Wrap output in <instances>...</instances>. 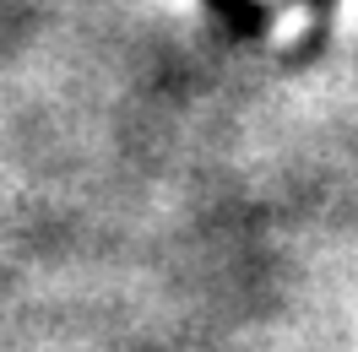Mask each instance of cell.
I'll use <instances>...</instances> for the list:
<instances>
[{"mask_svg":"<svg viewBox=\"0 0 358 352\" xmlns=\"http://www.w3.org/2000/svg\"><path fill=\"white\" fill-rule=\"evenodd\" d=\"M217 17H223V27H234V33H261L266 27V11L255 6V0H206Z\"/></svg>","mask_w":358,"mask_h":352,"instance_id":"cell-1","label":"cell"},{"mask_svg":"<svg viewBox=\"0 0 358 352\" xmlns=\"http://www.w3.org/2000/svg\"><path fill=\"white\" fill-rule=\"evenodd\" d=\"M304 6H310L315 17H320V22H326V17H331V6H336V0H304Z\"/></svg>","mask_w":358,"mask_h":352,"instance_id":"cell-2","label":"cell"}]
</instances>
